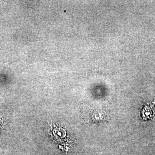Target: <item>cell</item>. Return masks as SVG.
<instances>
[{
  "mask_svg": "<svg viewBox=\"0 0 155 155\" xmlns=\"http://www.w3.org/2000/svg\"><path fill=\"white\" fill-rule=\"evenodd\" d=\"M152 107L150 106H146L144 107V110L143 111V117L144 119H150L153 115V110H152Z\"/></svg>",
  "mask_w": 155,
  "mask_h": 155,
  "instance_id": "6da1fadb",
  "label": "cell"
}]
</instances>
